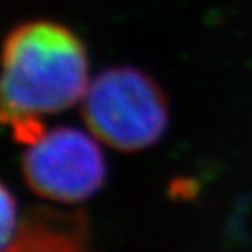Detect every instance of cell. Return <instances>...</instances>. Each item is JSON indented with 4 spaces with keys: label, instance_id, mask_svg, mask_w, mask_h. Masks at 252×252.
Instances as JSON below:
<instances>
[{
    "label": "cell",
    "instance_id": "cell-1",
    "mask_svg": "<svg viewBox=\"0 0 252 252\" xmlns=\"http://www.w3.org/2000/svg\"><path fill=\"white\" fill-rule=\"evenodd\" d=\"M89 84L87 49L65 25L28 20L5 36L2 120L22 143L44 133L43 117L82 102Z\"/></svg>",
    "mask_w": 252,
    "mask_h": 252
},
{
    "label": "cell",
    "instance_id": "cell-2",
    "mask_svg": "<svg viewBox=\"0 0 252 252\" xmlns=\"http://www.w3.org/2000/svg\"><path fill=\"white\" fill-rule=\"evenodd\" d=\"M80 112L95 138L125 153L156 144L169 125L162 89L151 75L129 65L95 75L80 102Z\"/></svg>",
    "mask_w": 252,
    "mask_h": 252
},
{
    "label": "cell",
    "instance_id": "cell-3",
    "mask_svg": "<svg viewBox=\"0 0 252 252\" xmlns=\"http://www.w3.org/2000/svg\"><path fill=\"white\" fill-rule=\"evenodd\" d=\"M92 133L59 126L28 143L22 169L34 193L59 203L94 196L107 179V162Z\"/></svg>",
    "mask_w": 252,
    "mask_h": 252
},
{
    "label": "cell",
    "instance_id": "cell-4",
    "mask_svg": "<svg viewBox=\"0 0 252 252\" xmlns=\"http://www.w3.org/2000/svg\"><path fill=\"white\" fill-rule=\"evenodd\" d=\"M18 234V210L17 201L7 187L2 189V251L17 239Z\"/></svg>",
    "mask_w": 252,
    "mask_h": 252
},
{
    "label": "cell",
    "instance_id": "cell-5",
    "mask_svg": "<svg viewBox=\"0 0 252 252\" xmlns=\"http://www.w3.org/2000/svg\"><path fill=\"white\" fill-rule=\"evenodd\" d=\"M2 252H53L51 251H48V249H38V251H32V249H27V246H25L23 243H20V241H15V243L10 246L8 249H5ZM54 252H65V251H54Z\"/></svg>",
    "mask_w": 252,
    "mask_h": 252
}]
</instances>
